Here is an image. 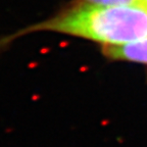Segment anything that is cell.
<instances>
[{
  "label": "cell",
  "mask_w": 147,
  "mask_h": 147,
  "mask_svg": "<svg viewBox=\"0 0 147 147\" xmlns=\"http://www.w3.org/2000/svg\"><path fill=\"white\" fill-rule=\"evenodd\" d=\"M55 32L99 42L119 45L147 37V8L142 5H92L79 2L58 14L13 34Z\"/></svg>",
  "instance_id": "6da1fadb"
},
{
  "label": "cell",
  "mask_w": 147,
  "mask_h": 147,
  "mask_svg": "<svg viewBox=\"0 0 147 147\" xmlns=\"http://www.w3.org/2000/svg\"><path fill=\"white\" fill-rule=\"evenodd\" d=\"M102 52L109 59L147 64V37L119 45H103Z\"/></svg>",
  "instance_id": "7a4b0ae2"
},
{
  "label": "cell",
  "mask_w": 147,
  "mask_h": 147,
  "mask_svg": "<svg viewBox=\"0 0 147 147\" xmlns=\"http://www.w3.org/2000/svg\"><path fill=\"white\" fill-rule=\"evenodd\" d=\"M92 5H141L140 0H79Z\"/></svg>",
  "instance_id": "3957f363"
},
{
  "label": "cell",
  "mask_w": 147,
  "mask_h": 147,
  "mask_svg": "<svg viewBox=\"0 0 147 147\" xmlns=\"http://www.w3.org/2000/svg\"><path fill=\"white\" fill-rule=\"evenodd\" d=\"M140 4L144 6L145 8H147V0H140Z\"/></svg>",
  "instance_id": "277c9868"
}]
</instances>
